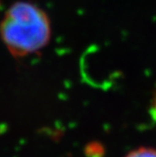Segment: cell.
Returning a JSON list of instances; mask_svg holds the SVG:
<instances>
[{"instance_id": "6da1fadb", "label": "cell", "mask_w": 156, "mask_h": 157, "mask_svg": "<svg viewBox=\"0 0 156 157\" xmlns=\"http://www.w3.org/2000/svg\"><path fill=\"white\" fill-rule=\"evenodd\" d=\"M51 33L48 14L31 2L13 3L0 23V36L15 58L40 51L49 44Z\"/></svg>"}, {"instance_id": "7a4b0ae2", "label": "cell", "mask_w": 156, "mask_h": 157, "mask_svg": "<svg viewBox=\"0 0 156 157\" xmlns=\"http://www.w3.org/2000/svg\"><path fill=\"white\" fill-rule=\"evenodd\" d=\"M126 157H156V151L150 148H139L127 154Z\"/></svg>"}, {"instance_id": "3957f363", "label": "cell", "mask_w": 156, "mask_h": 157, "mask_svg": "<svg viewBox=\"0 0 156 157\" xmlns=\"http://www.w3.org/2000/svg\"><path fill=\"white\" fill-rule=\"evenodd\" d=\"M150 113H151V116H152L153 120L156 121V90H155V92H154V95H153V98H152V101H151Z\"/></svg>"}]
</instances>
